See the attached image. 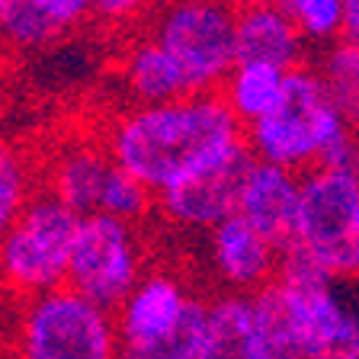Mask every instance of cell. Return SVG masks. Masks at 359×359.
I'll return each mask as SVG.
<instances>
[{"instance_id":"13","label":"cell","mask_w":359,"mask_h":359,"mask_svg":"<svg viewBox=\"0 0 359 359\" xmlns=\"http://www.w3.org/2000/svg\"><path fill=\"white\" fill-rule=\"evenodd\" d=\"M116 167L119 164L112 161L103 142H77L71 148L58 151L55 161L48 164L45 193L65 202L67 209L77 212L81 218L100 215L106 187H109Z\"/></svg>"},{"instance_id":"16","label":"cell","mask_w":359,"mask_h":359,"mask_svg":"<svg viewBox=\"0 0 359 359\" xmlns=\"http://www.w3.org/2000/svg\"><path fill=\"white\" fill-rule=\"evenodd\" d=\"M196 359H254V295L209 299V321Z\"/></svg>"},{"instance_id":"27","label":"cell","mask_w":359,"mask_h":359,"mask_svg":"<svg viewBox=\"0 0 359 359\" xmlns=\"http://www.w3.org/2000/svg\"><path fill=\"white\" fill-rule=\"evenodd\" d=\"M224 7H231L234 13H241V10H250V7H263V4H276V0H222Z\"/></svg>"},{"instance_id":"11","label":"cell","mask_w":359,"mask_h":359,"mask_svg":"<svg viewBox=\"0 0 359 359\" xmlns=\"http://www.w3.org/2000/svg\"><path fill=\"white\" fill-rule=\"evenodd\" d=\"M209 260L224 292L257 295L276 283L283 250L269 244L247 218L231 215L209 231Z\"/></svg>"},{"instance_id":"8","label":"cell","mask_w":359,"mask_h":359,"mask_svg":"<svg viewBox=\"0 0 359 359\" xmlns=\"http://www.w3.org/2000/svg\"><path fill=\"white\" fill-rule=\"evenodd\" d=\"M142 279L144 254L135 224L112 215L83 218L71 254L67 285L81 292L83 299L116 311Z\"/></svg>"},{"instance_id":"2","label":"cell","mask_w":359,"mask_h":359,"mask_svg":"<svg viewBox=\"0 0 359 359\" xmlns=\"http://www.w3.org/2000/svg\"><path fill=\"white\" fill-rule=\"evenodd\" d=\"M350 132L356 128H350L340 106L330 100L321 74L302 65L285 77V93L279 106L257 126L244 128V138L257 161L308 173Z\"/></svg>"},{"instance_id":"6","label":"cell","mask_w":359,"mask_h":359,"mask_svg":"<svg viewBox=\"0 0 359 359\" xmlns=\"http://www.w3.org/2000/svg\"><path fill=\"white\" fill-rule=\"evenodd\" d=\"M119 350L116 311L71 285L22 302L16 359H119Z\"/></svg>"},{"instance_id":"21","label":"cell","mask_w":359,"mask_h":359,"mask_svg":"<svg viewBox=\"0 0 359 359\" xmlns=\"http://www.w3.org/2000/svg\"><path fill=\"white\" fill-rule=\"evenodd\" d=\"M32 202V170L26 157L0 138V238Z\"/></svg>"},{"instance_id":"23","label":"cell","mask_w":359,"mask_h":359,"mask_svg":"<svg viewBox=\"0 0 359 359\" xmlns=\"http://www.w3.org/2000/svg\"><path fill=\"white\" fill-rule=\"evenodd\" d=\"M299 26L302 39L330 42L344 36V0H276Z\"/></svg>"},{"instance_id":"24","label":"cell","mask_w":359,"mask_h":359,"mask_svg":"<svg viewBox=\"0 0 359 359\" xmlns=\"http://www.w3.org/2000/svg\"><path fill=\"white\" fill-rule=\"evenodd\" d=\"M161 4L164 0H93V20L103 26H132L154 16Z\"/></svg>"},{"instance_id":"12","label":"cell","mask_w":359,"mask_h":359,"mask_svg":"<svg viewBox=\"0 0 359 359\" xmlns=\"http://www.w3.org/2000/svg\"><path fill=\"white\" fill-rule=\"evenodd\" d=\"M302 209V177L295 170L257 161L247 173L244 193H241V218L254 224L257 231L276 244L279 250H289L295 244Z\"/></svg>"},{"instance_id":"9","label":"cell","mask_w":359,"mask_h":359,"mask_svg":"<svg viewBox=\"0 0 359 359\" xmlns=\"http://www.w3.org/2000/svg\"><path fill=\"white\" fill-rule=\"evenodd\" d=\"M257 164L254 151L244 144L231 148L228 154L215 157L199 170L187 173L164 193H157V212L177 228L189 231H212L222 222L241 212V193H244L247 173Z\"/></svg>"},{"instance_id":"14","label":"cell","mask_w":359,"mask_h":359,"mask_svg":"<svg viewBox=\"0 0 359 359\" xmlns=\"http://www.w3.org/2000/svg\"><path fill=\"white\" fill-rule=\"evenodd\" d=\"M299 26L279 4H263L238 13V65H269L279 71L302 67Z\"/></svg>"},{"instance_id":"20","label":"cell","mask_w":359,"mask_h":359,"mask_svg":"<svg viewBox=\"0 0 359 359\" xmlns=\"http://www.w3.org/2000/svg\"><path fill=\"white\" fill-rule=\"evenodd\" d=\"M318 74H321L330 100L346 116L350 128L359 132V45H353V42L334 45L321 58Z\"/></svg>"},{"instance_id":"10","label":"cell","mask_w":359,"mask_h":359,"mask_svg":"<svg viewBox=\"0 0 359 359\" xmlns=\"http://www.w3.org/2000/svg\"><path fill=\"white\" fill-rule=\"evenodd\" d=\"M196 295L170 269H148L144 279L132 289L126 302L116 308V327L122 346H151L161 344L180 324L187 321Z\"/></svg>"},{"instance_id":"15","label":"cell","mask_w":359,"mask_h":359,"mask_svg":"<svg viewBox=\"0 0 359 359\" xmlns=\"http://www.w3.org/2000/svg\"><path fill=\"white\" fill-rule=\"evenodd\" d=\"M122 83L135 106H161L173 100L193 97L177 61L148 36H135L122 52Z\"/></svg>"},{"instance_id":"1","label":"cell","mask_w":359,"mask_h":359,"mask_svg":"<svg viewBox=\"0 0 359 359\" xmlns=\"http://www.w3.org/2000/svg\"><path fill=\"white\" fill-rule=\"evenodd\" d=\"M244 142V126L222 93H193L161 106H128L112 116L103 132L112 161L154 196Z\"/></svg>"},{"instance_id":"25","label":"cell","mask_w":359,"mask_h":359,"mask_svg":"<svg viewBox=\"0 0 359 359\" xmlns=\"http://www.w3.org/2000/svg\"><path fill=\"white\" fill-rule=\"evenodd\" d=\"M45 13L52 16V22L58 26V32L77 29L81 22H87L93 16V0H42Z\"/></svg>"},{"instance_id":"3","label":"cell","mask_w":359,"mask_h":359,"mask_svg":"<svg viewBox=\"0 0 359 359\" xmlns=\"http://www.w3.org/2000/svg\"><path fill=\"white\" fill-rule=\"evenodd\" d=\"M276 285L289 305L305 359H359V302L344 279L324 273L302 250L289 247L279 260Z\"/></svg>"},{"instance_id":"19","label":"cell","mask_w":359,"mask_h":359,"mask_svg":"<svg viewBox=\"0 0 359 359\" xmlns=\"http://www.w3.org/2000/svg\"><path fill=\"white\" fill-rule=\"evenodd\" d=\"M0 36L13 48L32 52L55 42L61 32L45 13L42 0H0Z\"/></svg>"},{"instance_id":"5","label":"cell","mask_w":359,"mask_h":359,"mask_svg":"<svg viewBox=\"0 0 359 359\" xmlns=\"http://www.w3.org/2000/svg\"><path fill=\"white\" fill-rule=\"evenodd\" d=\"M83 218L55 196L39 193L0 238V285L22 302L67 285Z\"/></svg>"},{"instance_id":"22","label":"cell","mask_w":359,"mask_h":359,"mask_svg":"<svg viewBox=\"0 0 359 359\" xmlns=\"http://www.w3.org/2000/svg\"><path fill=\"white\" fill-rule=\"evenodd\" d=\"M205 321H209V299H196V305L189 308L187 321L180 324L167 340L151 346H122L119 359H196L205 334Z\"/></svg>"},{"instance_id":"17","label":"cell","mask_w":359,"mask_h":359,"mask_svg":"<svg viewBox=\"0 0 359 359\" xmlns=\"http://www.w3.org/2000/svg\"><path fill=\"white\" fill-rule=\"evenodd\" d=\"M285 77L289 71L269 65H234V71L228 74L218 93L228 103V109L238 116L241 126L250 128L279 106L285 93Z\"/></svg>"},{"instance_id":"7","label":"cell","mask_w":359,"mask_h":359,"mask_svg":"<svg viewBox=\"0 0 359 359\" xmlns=\"http://www.w3.org/2000/svg\"><path fill=\"white\" fill-rule=\"evenodd\" d=\"M295 250L334 279H359V173L314 167L302 177Z\"/></svg>"},{"instance_id":"26","label":"cell","mask_w":359,"mask_h":359,"mask_svg":"<svg viewBox=\"0 0 359 359\" xmlns=\"http://www.w3.org/2000/svg\"><path fill=\"white\" fill-rule=\"evenodd\" d=\"M344 42L359 45V0H344Z\"/></svg>"},{"instance_id":"18","label":"cell","mask_w":359,"mask_h":359,"mask_svg":"<svg viewBox=\"0 0 359 359\" xmlns=\"http://www.w3.org/2000/svg\"><path fill=\"white\" fill-rule=\"evenodd\" d=\"M254 359H305L299 330L276 283L254 295Z\"/></svg>"},{"instance_id":"4","label":"cell","mask_w":359,"mask_h":359,"mask_svg":"<svg viewBox=\"0 0 359 359\" xmlns=\"http://www.w3.org/2000/svg\"><path fill=\"white\" fill-rule=\"evenodd\" d=\"M144 32L177 61L189 93H218L238 65V13L222 0H164Z\"/></svg>"}]
</instances>
